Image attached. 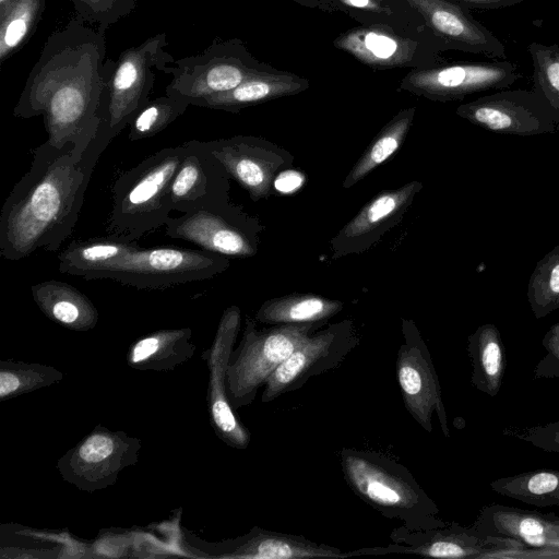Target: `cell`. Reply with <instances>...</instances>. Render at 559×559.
Instances as JSON below:
<instances>
[{"mask_svg":"<svg viewBox=\"0 0 559 559\" xmlns=\"http://www.w3.org/2000/svg\"><path fill=\"white\" fill-rule=\"evenodd\" d=\"M105 33L71 19L47 38L13 109L16 118L43 116L55 146L91 142L106 119L116 61L107 58Z\"/></svg>","mask_w":559,"mask_h":559,"instance_id":"obj_1","label":"cell"},{"mask_svg":"<svg viewBox=\"0 0 559 559\" xmlns=\"http://www.w3.org/2000/svg\"><path fill=\"white\" fill-rule=\"evenodd\" d=\"M104 119L87 143L35 148L29 169L14 185L0 212V254L9 261L37 250L57 251L78 223L92 173L111 142Z\"/></svg>","mask_w":559,"mask_h":559,"instance_id":"obj_2","label":"cell"},{"mask_svg":"<svg viewBox=\"0 0 559 559\" xmlns=\"http://www.w3.org/2000/svg\"><path fill=\"white\" fill-rule=\"evenodd\" d=\"M229 265L226 257L202 249L140 247L108 236L74 240L58 255L61 273L111 280L138 289H165L212 278Z\"/></svg>","mask_w":559,"mask_h":559,"instance_id":"obj_3","label":"cell"},{"mask_svg":"<svg viewBox=\"0 0 559 559\" xmlns=\"http://www.w3.org/2000/svg\"><path fill=\"white\" fill-rule=\"evenodd\" d=\"M340 459L344 480L350 490L383 516L400 520L411 531L448 524L412 473L394 459L355 448H343Z\"/></svg>","mask_w":559,"mask_h":559,"instance_id":"obj_4","label":"cell"},{"mask_svg":"<svg viewBox=\"0 0 559 559\" xmlns=\"http://www.w3.org/2000/svg\"><path fill=\"white\" fill-rule=\"evenodd\" d=\"M185 153V143L164 147L116 178L106 236L136 241L164 227L173 212L170 183Z\"/></svg>","mask_w":559,"mask_h":559,"instance_id":"obj_5","label":"cell"},{"mask_svg":"<svg viewBox=\"0 0 559 559\" xmlns=\"http://www.w3.org/2000/svg\"><path fill=\"white\" fill-rule=\"evenodd\" d=\"M325 322L280 324L259 330L247 318L241 343L230 355L226 394L233 408L249 405L273 371Z\"/></svg>","mask_w":559,"mask_h":559,"instance_id":"obj_6","label":"cell"},{"mask_svg":"<svg viewBox=\"0 0 559 559\" xmlns=\"http://www.w3.org/2000/svg\"><path fill=\"white\" fill-rule=\"evenodd\" d=\"M391 544L349 550L348 556L417 555L451 559L533 558L535 549L521 542L485 535L473 525L448 523L445 526L411 531L404 525L390 533Z\"/></svg>","mask_w":559,"mask_h":559,"instance_id":"obj_7","label":"cell"},{"mask_svg":"<svg viewBox=\"0 0 559 559\" xmlns=\"http://www.w3.org/2000/svg\"><path fill=\"white\" fill-rule=\"evenodd\" d=\"M261 66L237 40H215L201 53L174 60L163 72L171 75L166 94L193 105L214 94L230 91Z\"/></svg>","mask_w":559,"mask_h":559,"instance_id":"obj_8","label":"cell"},{"mask_svg":"<svg viewBox=\"0 0 559 559\" xmlns=\"http://www.w3.org/2000/svg\"><path fill=\"white\" fill-rule=\"evenodd\" d=\"M167 36L159 33L123 50L116 60L108 85L106 122L114 138L127 128L150 100L156 70L175 59L165 50Z\"/></svg>","mask_w":559,"mask_h":559,"instance_id":"obj_9","label":"cell"},{"mask_svg":"<svg viewBox=\"0 0 559 559\" xmlns=\"http://www.w3.org/2000/svg\"><path fill=\"white\" fill-rule=\"evenodd\" d=\"M403 343L396 355V379L406 411L428 433L436 413L441 431L450 437L441 385L428 347L412 320H402Z\"/></svg>","mask_w":559,"mask_h":559,"instance_id":"obj_10","label":"cell"},{"mask_svg":"<svg viewBox=\"0 0 559 559\" xmlns=\"http://www.w3.org/2000/svg\"><path fill=\"white\" fill-rule=\"evenodd\" d=\"M359 344L350 321L314 332L273 371L264 384L263 403L302 388L310 378L336 369Z\"/></svg>","mask_w":559,"mask_h":559,"instance_id":"obj_11","label":"cell"},{"mask_svg":"<svg viewBox=\"0 0 559 559\" xmlns=\"http://www.w3.org/2000/svg\"><path fill=\"white\" fill-rule=\"evenodd\" d=\"M164 233L224 257L247 258L257 251L243 215L229 204L228 199L170 215Z\"/></svg>","mask_w":559,"mask_h":559,"instance_id":"obj_12","label":"cell"},{"mask_svg":"<svg viewBox=\"0 0 559 559\" xmlns=\"http://www.w3.org/2000/svg\"><path fill=\"white\" fill-rule=\"evenodd\" d=\"M518 66L508 60L468 62L409 72L401 88L430 99L447 100L488 88H500L519 78Z\"/></svg>","mask_w":559,"mask_h":559,"instance_id":"obj_13","label":"cell"},{"mask_svg":"<svg viewBox=\"0 0 559 559\" xmlns=\"http://www.w3.org/2000/svg\"><path fill=\"white\" fill-rule=\"evenodd\" d=\"M186 153L169 189L173 212L186 213L228 199L229 175L202 141L183 142Z\"/></svg>","mask_w":559,"mask_h":559,"instance_id":"obj_14","label":"cell"},{"mask_svg":"<svg viewBox=\"0 0 559 559\" xmlns=\"http://www.w3.org/2000/svg\"><path fill=\"white\" fill-rule=\"evenodd\" d=\"M202 143L228 175L248 191L252 200L270 195L274 175L285 159L272 151L269 143L245 135Z\"/></svg>","mask_w":559,"mask_h":559,"instance_id":"obj_15","label":"cell"},{"mask_svg":"<svg viewBox=\"0 0 559 559\" xmlns=\"http://www.w3.org/2000/svg\"><path fill=\"white\" fill-rule=\"evenodd\" d=\"M472 525L485 535L542 549L540 557H559V515L555 513L491 503L479 510Z\"/></svg>","mask_w":559,"mask_h":559,"instance_id":"obj_16","label":"cell"},{"mask_svg":"<svg viewBox=\"0 0 559 559\" xmlns=\"http://www.w3.org/2000/svg\"><path fill=\"white\" fill-rule=\"evenodd\" d=\"M436 35L453 48L504 60L502 41L460 4L448 0H407Z\"/></svg>","mask_w":559,"mask_h":559,"instance_id":"obj_17","label":"cell"},{"mask_svg":"<svg viewBox=\"0 0 559 559\" xmlns=\"http://www.w3.org/2000/svg\"><path fill=\"white\" fill-rule=\"evenodd\" d=\"M239 328L240 309L237 306L226 308L212 347L211 414L219 437L234 448L246 449L250 433L234 415L226 394V372Z\"/></svg>","mask_w":559,"mask_h":559,"instance_id":"obj_18","label":"cell"},{"mask_svg":"<svg viewBox=\"0 0 559 559\" xmlns=\"http://www.w3.org/2000/svg\"><path fill=\"white\" fill-rule=\"evenodd\" d=\"M222 557L245 559L349 558L348 551L295 535L254 526L224 544Z\"/></svg>","mask_w":559,"mask_h":559,"instance_id":"obj_19","label":"cell"},{"mask_svg":"<svg viewBox=\"0 0 559 559\" xmlns=\"http://www.w3.org/2000/svg\"><path fill=\"white\" fill-rule=\"evenodd\" d=\"M308 86L306 79L294 73L260 68L237 87L205 97L194 106L238 112L252 105L298 94Z\"/></svg>","mask_w":559,"mask_h":559,"instance_id":"obj_20","label":"cell"},{"mask_svg":"<svg viewBox=\"0 0 559 559\" xmlns=\"http://www.w3.org/2000/svg\"><path fill=\"white\" fill-rule=\"evenodd\" d=\"M334 46L373 68L406 66L415 53L414 41L382 26L352 28L340 35Z\"/></svg>","mask_w":559,"mask_h":559,"instance_id":"obj_21","label":"cell"},{"mask_svg":"<svg viewBox=\"0 0 559 559\" xmlns=\"http://www.w3.org/2000/svg\"><path fill=\"white\" fill-rule=\"evenodd\" d=\"M132 444H124L122 437L95 433L72 451L69 460V481L78 486H92L111 479L114 472L123 467V456L131 455Z\"/></svg>","mask_w":559,"mask_h":559,"instance_id":"obj_22","label":"cell"},{"mask_svg":"<svg viewBox=\"0 0 559 559\" xmlns=\"http://www.w3.org/2000/svg\"><path fill=\"white\" fill-rule=\"evenodd\" d=\"M32 296L39 309L51 320L73 330L96 325L97 309L82 292L69 283L49 280L33 284Z\"/></svg>","mask_w":559,"mask_h":559,"instance_id":"obj_23","label":"cell"},{"mask_svg":"<svg viewBox=\"0 0 559 559\" xmlns=\"http://www.w3.org/2000/svg\"><path fill=\"white\" fill-rule=\"evenodd\" d=\"M467 355L472 385L491 397L497 396L507 370V356L498 331L488 325L471 335Z\"/></svg>","mask_w":559,"mask_h":559,"instance_id":"obj_24","label":"cell"},{"mask_svg":"<svg viewBox=\"0 0 559 559\" xmlns=\"http://www.w3.org/2000/svg\"><path fill=\"white\" fill-rule=\"evenodd\" d=\"M419 189V182L411 181L401 188L380 193L358 212L335 240L354 242L388 225L409 205Z\"/></svg>","mask_w":559,"mask_h":559,"instance_id":"obj_25","label":"cell"},{"mask_svg":"<svg viewBox=\"0 0 559 559\" xmlns=\"http://www.w3.org/2000/svg\"><path fill=\"white\" fill-rule=\"evenodd\" d=\"M342 309L340 300L311 294H290L264 301L255 313V320L272 325L326 322Z\"/></svg>","mask_w":559,"mask_h":559,"instance_id":"obj_26","label":"cell"},{"mask_svg":"<svg viewBox=\"0 0 559 559\" xmlns=\"http://www.w3.org/2000/svg\"><path fill=\"white\" fill-rule=\"evenodd\" d=\"M492 491L539 508L559 507V471L535 469L508 477H501L489 484Z\"/></svg>","mask_w":559,"mask_h":559,"instance_id":"obj_27","label":"cell"},{"mask_svg":"<svg viewBox=\"0 0 559 559\" xmlns=\"http://www.w3.org/2000/svg\"><path fill=\"white\" fill-rule=\"evenodd\" d=\"M415 110V107L402 110L381 130L346 176L344 188L357 183L399 150L412 126Z\"/></svg>","mask_w":559,"mask_h":559,"instance_id":"obj_28","label":"cell"},{"mask_svg":"<svg viewBox=\"0 0 559 559\" xmlns=\"http://www.w3.org/2000/svg\"><path fill=\"white\" fill-rule=\"evenodd\" d=\"M46 0H17L0 19V64L17 52L35 32Z\"/></svg>","mask_w":559,"mask_h":559,"instance_id":"obj_29","label":"cell"},{"mask_svg":"<svg viewBox=\"0 0 559 559\" xmlns=\"http://www.w3.org/2000/svg\"><path fill=\"white\" fill-rule=\"evenodd\" d=\"M189 106V102L168 94L150 99L130 121L128 139L139 141L156 135L180 117Z\"/></svg>","mask_w":559,"mask_h":559,"instance_id":"obj_30","label":"cell"},{"mask_svg":"<svg viewBox=\"0 0 559 559\" xmlns=\"http://www.w3.org/2000/svg\"><path fill=\"white\" fill-rule=\"evenodd\" d=\"M536 88L559 106V45L533 41L527 46Z\"/></svg>","mask_w":559,"mask_h":559,"instance_id":"obj_31","label":"cell"},{"mask_svg":"<svg viewBox=\"0 0 559 559\" xmlns=\"http://www.w3.org/2000/svg\"><path fill=\"white\" fill-rule=\"evenodd\" d=\"M190 329L162 330L139 340L131 349L130 364L157 368L159 354H174L176 348L189 346Z\"/></svg>","mask_w":559,"mask_h":559,"instance_id":"obj_32","label":"cell"},{"mask_svg":"<svg viewBox=\"0 0 559 559\" xmlns=\"http://www.w3.org/2000/svg\"><path fill=\"white\" fill-rule=\"evenodd\" d=\"M75 17L102 33L119 20L128 16L136 0H70Z\"/></svg>","mask_w":559,"mask_h":559,"instance_id":"obj_33","label":"cell"},{"mask_svg":"<svg viewBox=\"0 0 559 559\" xmlns=\"http://www.w3.org/2000/svg\"><path fill=\"white\" fill-rule=\"evenodd\" d=\"M502 433L543 451L559 453V420L531 427H506Z\"/></svg>","mask_w":559,"mask_h":559,"instance_id":"obj_34","label":"cell"},{"mask_svg":"<svg viewBox=\"0 0 559 559\" xmlns=\"http://www.w3.org/2000/svg\"><path fill=\"white\" fill-rule=\"evenodd\" d=\"M543 345L546 354L536 364L533 377L534 379L559 378V329L551 331Z\"/></svg>","mask_w":559,"mask_h":559,"instance_id":"obj_35","label":"cell"},{"mask_svg":"<svg viewBox=\"0 0 559 559\" xmlns=\"http://www.w3.org/2000/svg\"><path fill=\"white\" fill-rule=\"evenodd\" d=\"M302 183V177L296 171L282 173L276 180L274 186L282 192H290L296 190Z\"/></svg>","mask_w":559,"mask_h":559,"instance_id":"obj_36","label":"cell"},{"mask_svg":"<svg viewBox=\"0 0 559 559\" xmlns=\"http://www.w3.org/2000/svg\"><path fill=\"white\" fill-rule=\"evenodd\" d=\"M347 7L366 10L374 13H389L383 0H338Z\"/></svg>","mask_w":559,"mask_h":559,"instance_id":"obj_37","label":"cell"},{"mask_svg":"<svg viewBox=\"0 0 559 559\" xmlns=\"http://www.w3.org/2000/svg\"><path fill=\"white\" fill-rule=\"evenodd\" d=\"M461 4H465L478 9H499L518 4L526 0H454Z\"/></svg>","mask_w":559,"mask_h":559,"instance_id":"obj_38","label":"cell"},{"mask_svg":"<svg viewBox=\"0 0 559 559\" xmlns=\"http://www.w3.org/2000/svg\"><path fill=\"white\" fill-rule=\"evenodd\" d=\"M302 5L311 8H322L324 10H334L335 5L333 0H294Z\"/></svg>","mask_w":559,"mask_h":559,"instance_id":"obj_39","label":"cell"},{"mask_svg":"<svg viewBox=\"0 0 559 559\" xmlns=\"http://www.w3.org/2000/svg\"><path fill=\"white\" fill-rule=\"evenodd\" d=\"M549 285L554 293L559 294V264L551 271Z\"/></svg>","mask_w":559,"mask_h":559,"instance_id":"obj_40","label":"cell"},{"mask_svg":"<svg viewBox=\"0 0 559 559\" xmlns=\"http://www.w3.org/2000/svg\"><path fill=\"white\" fill-rule=\"evenodd\" d=\"M17 0H0V19H2L7 12Z\"/></svg>","mask_w":559,"mask_h":559,"instance_id":"obj_41","label":"cell"}]
</instances>
